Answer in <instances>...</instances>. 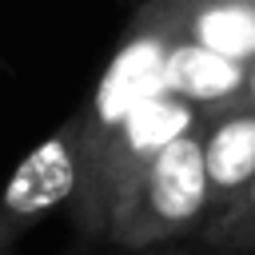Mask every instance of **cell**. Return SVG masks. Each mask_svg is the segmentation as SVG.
Wrapping results in <instances>:
<instances>
[{"label":"cell","instance_id":"cell-4","mask_svg":"<svg viewBox=\"0 0 255 255\" xmlns=\"http://www.w3.org/2000/svg\"><path fill=\"white\" fill-rule=\"evenodd\" d=\"M199 139H203L207 199H211V219H215L255 179V100L243 96L223 108L199 112Z\"/></svg>","mask_w":255,"mask_h":255},{"label":"cell","instance_id":"cell-7","mask_svg":"<svg viewBox=\"0 0 255 255\" xmlns=\"http://www.w3.org/2000/svg\"><path fill=\"white\" fill-rule=\"evenodd\" d=\"M124 255H211V251H179V247H159V251H124Z\"/></svg>","mask_w":255,"mask_h":255},{"label":"cell","instance_id":"cell-2","mask_svg":"<svg viewBox=\"0 0 255 255\" xmlns=\"http://www.w3.org/2000/svg\"><path fill=\"white\" fill-rule=\"evenodd\" d=\"M80 135H84V124L76 112L16 163V171L0 187V255H12L32 227H40L52 211L76 199Z\"/></svg>","mask_w":255,"mask_h":255},{"label":"cell","instance_id":"cell-3","mask_svg":"<svg viewBox=\"0 0 255 255\" xmlns=\"http://www.w3.org/2000/svg\"><path fill=\"white\" fill-rule=\"evenodd\" d=\"M139 16H147L167 40L239 64L255 60V0H147Z\"/></svg>","mask_w":255,"mask_h":255},{"label":"cell","instance_id":"cell-1","mask_svg":"<svg viewBox=\"0 0 255 255\" xmlns=\"http://www.w3.org/2000/svg\"><path fill=\"white\" fill-rule=\"evenodd\" d=\"M211 219L199 120L171 135L116 195L104 239L120 251H159L199 235Z\"/></svg>","mask_w":255,"mask_h":255},{"label":"cell","instance_id":"cell-6","mask_svg":"<svg viewBox=\"0 0 255 255\" xmlns=\"http://www.w3.org/2000/svg\"><path fill=\"white\" fill-rule=\"evenodd\" d=\"M211 255H255V179L195 235Z\"/></svg>","mask_w":255,"mask_h":255},{"label":"cell","instance_id":"cell-8","mask_svg":"<svg viewBox=\"0 0 255 255\" xmlns=\"http://www.w3.org/2000/svg\"><path fill=\"white\" fill-rule=\"evenodd\" d=\"M247 100H255V60H251V68H247Z\"/></svg>","mask_w":255,"mask_h":255},{"label":"cell","instance_id":"cell-5","mask_svg":"<svg viewBox=\"0 0 255 255\" xmlns=\"http://www.w3.org/2000/svg\"><path fill=\"white\" fill-rule=\"evenodd\" d=\"M247 68L251 64H239V60L215 56L207 48L171 40L167 56H163L159 84H163V92L179 96L195 112H211V108H223V104L247 96Z\"/></svg>","mask_w":255,"mask_h":255}]
</instances>
